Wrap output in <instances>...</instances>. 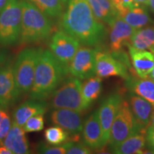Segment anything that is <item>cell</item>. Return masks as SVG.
I'll use <instances>...</instances> for the list:
<instances>
[{"instance_id": "1", "label": "cell", "mask_w": 154, "mask_h": 154, "mask_svg": "<svg viewBox=\"0 0 154 154\" xmlns=\"http://www.w3.org/2000/svg\"><path fill=\"white\" fill-rule=\"evenodd\" d=\"M60 28L80 44L91 47L102 44L106 34L104 25L94 15L87 0H69Z\"/></svg>"}, {"instance_id": "2", "label": "cell", "mask_w": 154, "mask_h": 154, "mask_svg": "<svg viewBox=\"0 0 154 154\" xmlns=\"http://www.w3.org/2000/svg\"><path fill=\"white\" fill-rule=\"evenodd\" d=\"M69 70L50 50L42 49L36 64L34 83L29 91L31 99L45 100L62 83Z\"/></svg>"}, {"instance_id": "3", "label": "cell", "mask_w": 154, "mask_h": 154, "mask_svg": "<svg viewBox=\"0 0 154 154\" xmlns=\"http://www.w3.org/2000/svg\"><path fill=\"white\" fill-rule=\"evenodd\" d=\"M22 9L20 45L36 44L51 36L53 24L48 16L27 0H21Z\"/></svg>"}, {"instance_id": "4", "label": "cell", "mask_w": 154, "mask_h": 154, "mask_svg": "<svg viewBox=\"0 0 154 154\" xmlns=\"http://www.w3.org/2000/svg\"><path fill=\"white\" fill-rule=\"evenodd\" d=\"M42 50V48L35 47H29L22 50L13 64L15 82L21 95L29 93L31 91Z\"/></svg>"}, {"instance_id": "5", "label": "cell", "mask_w": 154, "mask_h": 154, "mask_svg": "<svg viewBox=\"0 0 154 154\" xmlns=\"http://www.w3.org/2000/svg\"><path fill=\"white\" fill-rule=\"evenodd\" d=\"M21 0H9L0 11V46L10 47L19 43L22 28Z\"/></svg>"}, {"instance_id": "6", "label": "cell", "mask_w": 154, "mask_h": 154, "mask_svg": "<svg viewBox=\"0 0 154 154\" xmlns=\"http://www.w3.org/2000/svg\"><path fill=\"white\" fill-rule=\"evenodd\" d=\"M82 84L79 79L71 77L62 83L51 94L53 109H68L82 112L86 110L82 99Z\"/></svg>"}, {"instance_id": "7", "label": "cell", "mask_w": 154, "mask_h": 154, "mask_svg": "<svg viewBox=\"0 0 154 154\" xmlns=\"http://www.w3.org/2000/svg\"><path fill=\"white\" fill-rule=\"evenodd\" d=\"M136 134L138 133L129 103L123 101L111 126L108 143L113 147Z\"/></svg>"}, {"instance_id": "8", "label": "cell", "mask_w": 154, "mask_h": 154, "mask_svg": "<svg viewBox=\"0 0 154 154\" xmlns=\"http://www.w3.org/2000/svg\"><path fill=\"white\" fill-rule=\"evenodd\" d=\"M78 40L62 30L51 34L49 42V50L57 60L69 70V66L80 47Z\"/></svg>"}, {"instance_id": "9", "label": "cell", "mask_w": 154, "mask_h": 154, "mask_svg": "<svg viewBox=\"0 0 154 154\" xmlns=\"http://www.w3.org/2000/svg\"><path fill=\"white\" fill-rule=\"evenodd\" d=\"M96 49L88 46L80 47L69 66V72L80 80L87 79L96 74Z\"/></svg>"}, {"instance_id": "10", "label": "cell", "mask_w": 154, "mask_h": 154, "mask_svg": "<svg viewBox=\"0 0 154 154\" xmlns=\"http://www.w3.org/2000/svg\"><path fill=\"white\" fill-rule=\"evenodd\" d=\"M20 95L15 82L13 64L7 61L0 68V108L8 109Z\"/></svg>"}, {"instance_id": "11", "label": "cell", "mask_w": 154, "mask_h": 154, "mask_svg": "<svg viewBox=\"0 0 154 154\" xmlns=\"http://www.w3.org/2000/svg\"><path fill=\"white\" fill-rule=\"evenodd\" d=\"M95 61L96 76L101 78L119 76L126 80L130 79L125 63L116 59L114 55L96 50Z\"/></svg>"}, {"instance_id": "12", "label": "cell", "mask_w": 154, "mask_h": 154, "mask_svg": "<svg viewBox=\"0 0 154 154\" xmlns=\"http://www.w3.org/2000/svg\"><path fill=\"white\" fill-rule=\"evenodd\" d=\"M122 102L123 99L120 94H113L102 102L98 110L105 146L109 142L111 126Z\"/></svg>"}, {"instance_id": "13", "label": "cell", "mask_w": 154, "mask_h": 154, "mask_svg": "<svg viewBox=\"0 0 154 154\" xmlns=\"http://www.w3.org/2000/svg\"><path fill=\"white\" fill-rule=\"evenodd\" d=\"M109 45L113 52L120 51L123 47H128L136 29L118 15L109 24Z\"/></svg>"}, {"instance_id": "14", "label": "cell", "mask_w": 154, "mask_h": 154, "mask_svg": "<svg viewBox=\"0 0 154 154\" xmlns=\"http://www.w3.org/2000/svg\"><path fill=\"white\" fill-rule=\"evenodd\" d=\"M49 119L54 125L60 126L71 135H78L83 130L80 111L68 109H54L50 113Z\"/></svg>"}, {"instance_id": "15", "label": "cell", "mask_w": 154, "mask_h": 154, "mask_svg": "<svg viewBox=\"0 0 154 154\" xmlns=\"http://www.w3.org/2000/svg\"><path fill=\"white\" fill-rule=\"evenodd\" d=\"M82 131L84 143L90 149L99 150L105 146L100 124L99 111H95L88 117Z\"/></svg>"}, {"instance_id": "16", "label": "cell", "mask_w": 154, "mask_h": 154, "mask_svg": "<svg viewBox=\"0 0 154 154\" xmlns=\"http://www.w3.org/2000/svg\"><path fill=\"white\" fill-rule=\"evenodd\" d=\"M129 106L134 118L136 131L138 133H146V127L151 118L153 105L139 96L132 95L129 99Z\"/></svg>"}, {"instance_id": "17", "label": "cell", "mask_w": 154, "mask_h": 154, "mask_svg": "<svg viewBox=\"0 0 154 154\" xmlns=\"http://www.w3.org/2000/svg\"><path fill=\"white\" fill-rule=\"evenodd\" d=\"M48 109L45 100L31 99L24 101L13 113V123L23 127L29 119L34 116L44 114Z\"/></svg>"}, {"instance_id": "18", "label": "cell", "mask_w": 154, "mask_h": 154, "mask_svg": "<svg viewBox=\"0 0 154 154\" xmlns=\"http://www.w3.org/2000/svg\"><path fill=\"white\" fill-rule=\"evenodd\" d=\"M3 145L13 154L30 153L29 141L23 127L12 123L8 134L3 140Z\"/></svg>"}, {"instance_id": "19", "label": "cell", "mask_w": 154, "mask_h": 154, "mask_svg": "<svg viewBox=\"0 0 154 154\" xmlns=\"http://www.w3.org/2000/svg\"><path fill=\"white\" fill-rule=\"evenodd\" d=\"M135 72L140 78H146L151 74L154 66V53L151 51L138 49L128 46Z\"/></svg>"}, {"instance_id": "20", "label": "cell", "mask_w": 154, "mask_h": 154, "mask_svg": "<svg viewBox=\"0 0 154 154\" xmlns=\"http://www.w3.org/2000/svg\"><path fill=\"white\" fill-rule=\"evenodd\" d=\"M94 15L100 22L109 25L119 15L111 0H87Z\"/></svg>"}, {"instance_id": "21", "label": "cell", "mask_w": 154, "mask_h": 154, "mask_svg": "<svg viewBox=\"0 0 154 154\" xmlns=\"http://www.w3.org/2000/svg\"><path fill=\"white\" fill-rule=\"evenodd\" d=\"M146 144L145 135L136 134L111 148L113 153L116 154L143 153Z\"/></svg>"}, {"instance_id": "22", "label": "cell", "mask_w": 154, "mask_h": 154, "mask_svg": "<svg viewBox=\"0 0 154 154\" xmlns=\"http://www.w3.org/2000/svg\"><path fill=\"white\" fill-rule=\"evenodd\" d=\"M119 16L136 30L144 27L151 22L146 9L140 5H134Z\"/></svg>"}, {"instance_id": "23", "label": "cell", "mask_w": 154, "mask_h": 154, "mask_svg": "<svg viewBox=\"0 0 154 154\" xmlns=\"http://www.w3.org/2000/svg\"><path fill=\"white\" fill-rule=\"evenodd\" d=\"M101 89L102 80L101 77L98 76L90 77L82 84V99L86 109L99 97Z\"/></svg>"}, {"instance_id": "24", "label": "cell", "mask_w": 154, "mask_h": 154, "mask_svg": "<svg viewBox=\"0 0 154 154\" xmlns=\"http://www.w3.org/2000/svg\"><path fill=\"white\" fill-rule=\"evenodd\" d=\"M131 89L136 95L146 99L154 106V81L151 78L131 79L127 80Z\"/></svg>"}, {"instance_id": "25", "label": "cell", "mask_w": 154, "mask_h": 154, "mask_svg": "<svg viewBox=\"0 0 154 154\" xmlns=\"http://www.w3.org/2000/svg\"><path fill=\"white\" fill-rule=\"evenodd\" d=\"M49 18H57L62 15L69 0H27Z\"/></svg>"}, {"instance_id": "26", "label": "cell", "mask_w": 154, "mask_h": 154, "mask_svg": "<svg viewBox=\"0 0 154 154\" xmlns=\"http://www.w3.org/2000/svg\"><path fill=\"white\" fill-rule=\"evenodd\" d=\"M131 46L138 49L154 51V26L136 30L131 38Z\"/></svg>"}, {"instance_id": "27", "label": "cell", "mask_w": 154, "mask_h": 154, "mask_svg": "<svg viewBox=\"0 0 154 154\" xmlns=\"http://www.w3.org/2000/svg\"><path fill=\"white\" fill-rule=\"evenodd\" d=\"M68 133L60 126H55L47 128L44 138L51 145H59L68 139Z\"/></svg>"}, {"instance_id": "28", "label": "cell", "mask_w": 154, "mask_h": 154, "mask_svg": "<svg viewBox=\"0 0 154 154\" xmlns=\"http://www.w3.org/2000/svg\"><path fill=\"white\" fill-rule=\"evenodd\" d=\"M72 144V142L66 143L61 146L58 145H48L45 143H39L36 147V151L38 153L43 154H64L66 153V151L69 146Z\"/></svg>"}, {"instance_id": "29", "label": "cell", "mask_w": 154, "mask_h": 154, "mask_svg": "<svg viewBox=\"0 0 154 154\" xmlns=\"http://www.w3.org/2000/svg\"><path fill=\"white\" fill-rule=\"evenodd\" d=\"M11 124L8 111L0 108V146L3 145V140L8 134Z\"/></svg>"}, {"instance_id": "30", "label": "cell", "mask_w": 154, "mask_h": 154, "mask_svg": "<svg viewBox=\"0 0 154 154\" xmlns=\"http://www.w3.org/2000/svg\"><path fill=\"white\" fill-rule=\"evenodd\" d=\"M44 126V120L43 114L34 116L29 119L23 126L25 132H38L43 130Z\"/></svg>"}, {"instance_id": "31", "label": "cell", "mask_w": 154, "mask_h": 154, "mask_svg": "<svg viewBox=\"0 0 154 154\" xmlns=\"http://www.w3.org/2000/svg\"><path fill=\"white\" fill-rule=\"evenodd\" d=\"M116 10L118 11L119 15H121L125 11L129 9L134 5H138L135 3L134 0H111Z\"/></svg>"}, {"instance_id": "32", "label": "cell", "mask_w": 154, "mask_h": 154, "mask_svg": "<svg viewBox=\"0 0 154 154\" xmlns=\"http://www.w3.org/2000/svg\"><path fill=\"white\" fill-rule=\"evenodd\" d=\"M66 153L68 154H90L91 150L88 146L82 143H72L67 150Z\"/></svg>"}, {"instance_id": "33", "label": "cell", "mask_w": 154, "mask_h": 154, "mask_svg": "<svg viewBox=\"0 0 154 154\" xmlns=\"http://www.w3.org/2000/svg\"><path fill=\"white\" fill-rule=\"evenodd\" d=\"M146 143L148 147L154 153V131H146Z\"/></svg>"}, {"instance_id": "34", "label": "cell", "mask_w": 154, "mask_h": 154, "mask_svg": "<svg viewBox=\"0 0 154 154\" xmlns=\"http://www.w3.org/2000/svg\"><path fill=\"white\" fill-rule=\"evenodd\" d=\"M146 131H154V106H153V109H152L151 118H150L149 124H148L147 127H146Z\"/></svg>"}, {"instance_id": "35", "label": "cell", "mask_w": 154, "mask_h": 154, "mask_svg": "<svg viewBox=\"0 0 154 154\" xmlns=\"http://www.w3.org/2000/svg\"><path fill=\"white\" fill-rule=\"evenodd\" d=\"M7 61V55L4 51H0V68L3 66Z\"/></svg>"}, {"instance_id": "36", "label": "cell", "mask_w": 154, "mask_h": 154, "mask_svg": "<svg viewBox=\"0 0 154 154\" xmlns=\"http://www.w3.org/2000/svg\"><path fill=\"white\" fill-rule=\"evenodd\" d=\"M0 154H13V153L5 146L1 145L0 146Z\"/></svg>"}, {"instance_id": "37", "label": "cell", "mask_w": 154, "mask_h": 154, "mask_svg": "<svg viewBox=\"0 0 154 154\" xmlns=\"http://www.w3.org/2000/svg\"><path fill=\"white\" fill-rule=\"evenodd\" d=\"M9 0H0V11L6 7Z\"/></svg>"}, {"instance_id": "38", "label": "cell", "mask_w": 154, "mask_h": 154, "mask_svg": "<svg viewBox=\"0 0 154 154\" xmlns=\"http://www.w3.org/2000/svg\"><path fill=\"white\" fill-rule=\"evenodd\" d=\"M135 3L138 4L140 5H148L149 0H134Z\"/></svg>"}, {"instance_id": "39", "label": "cell", "mask_w": 154, "mask_h": 154, "mask_svg": "<svg viewBox=\"0 0 154 154\" xmlns=\"http://www.w3.org/2000/svg\"><path fill=\"white\" fill-rule=\"evenodd\" d=\"M148 5L149 6L150 9H151V11L154 13V0H149Z\"/></svg>"}, {"instance_id": "40", "label": "cell", "mask_w": 154, "mask_h": 154, "mask_svg": "<svg viewBox=\"0 0 154 154\" xmlns=\"http://www.w3.org/2000/svg\"><path fill=\"white\" fill-rule=\"evenodd\" d=\"M152 52L154 53V51H152ZM150 75H151V79H153V80L154 81V66H153V70H152V72H151V74H150Z\"/></svg>"}]
</instances>
